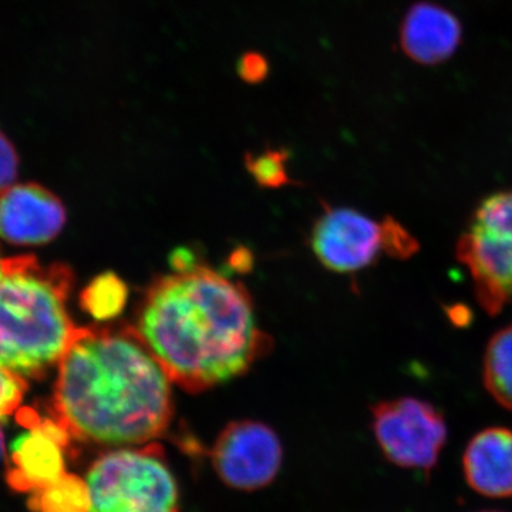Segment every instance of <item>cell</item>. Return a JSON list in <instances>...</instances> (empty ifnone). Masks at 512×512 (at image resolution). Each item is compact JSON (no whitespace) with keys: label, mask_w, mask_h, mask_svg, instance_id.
I'll return each mask as SVG.
<instances>
[{"label":"cell","mask_w":512,"mask_h":512,"mask_svg":"<svg viewBox=\"0 0 512 512\" xmlns=\"http://www.w3.org/2000/svg\"><path fill=\"white\" fill-rule=\"evenodd\" d=\"M131 330L168 379L190 393L244 375L272 346L245 286L200 264L158 276Z\"/></svg>","instance_id":"1"},{"label":"cell","mask_w":512,"mask_h":512,"mask_svg":"<svg viewBox=\"0 0 512 512\" xmlns=\"http://www.w3.org/2000/svg\"><path fill=\"white\" fill-rule=\"evenodd\" d=\"M171 380L133 330L87 329L59 363L55 413L64 433L104 447L143 446L174 417Z\"/></svg>","instance_id":"2"},{"label":"cell","mask_w":512,"mask_h":512,"mask_svg":"<svg viewBox=\"0 0 512 512\" xmlns=\"http://www.w3.org/2000/svg\"><path fill=\"white\" fill-rule=\"evenodd\" d=\"M72 274L42 266L33 256L5 259L0 276V367L20 379H39L86 332L74 325L66 301Z\"/></svg>","instance_id":"3"},{"label":"cell","mask_w":512,"mask_h":512,"mask_svg":"<svg viewBox=\"0 0 512 512\" xmlns=\"http://www.w3.org/2000/svg\"><path fill=\"white\" fill-rule=\"evenodd\" d=\"M89 512H181L180 487L157 444L120 447L86 477Z\"/></svg>","instance_id":"4"},{"label":"cell","mask_w":512,"mask_h":512,"mask_svg":"<svg viewBox=\"0 0 512 512\" xmlns=\"http://www.w3.org/2000/svg\"><path fill=\"white\" fill-rule=\"evenodd\" d=\"M456 256L488 315L512 305V188L480 202L458 238Z\"/></svg>","instance_id":"5"},{"label":"cell","mask_w":512,"mask_h":512,"mask_svg":"<svg viewBox=\"0 0 512 512\" xmlns=\"http://www.w3.org/2000/svg\"><path fill=\"white\" fill-rule=\"evenodd\" d=\"M372 430L390 463L426 474L439 464L448 436L443 413L416 397L377 403L372 407Z\"/></svg>","instance_id":"6"},{"label":"cell","mask_w":512,"mask_h":512,"mask_svg":"<svg viewBox=\"0 0 512 512\" xmlns=\"http://www.w3.org/2000/svg\"><path fill=\"white\" fill-rule=\"evenodd\" d=\"M211 464L218 478L235 491L254 493L269 487L284 463L276 431L256 420L227 424L212 444Z\"/></svg>","instance_id":"7"},{"label":"cell","mask_w":512,"mask_h":512,"mask_svg":"<svg viewBox=\"0 0 512 512\" xmlns=\"http://www.w3.org/2000/svg\"><path fill=\"white\" fill-rule=\"evenodd\" d=\"M311 248L329 271H362L384 252L383 221L372 220L352 208H326L313 225Z\"/></svg>","instance_id":"8"},{"label":"cell","mask_w":512,"mask_h":512,"mask_svg":"<svg viewBox=\"0 0 512 512\" xmlns=\"http://www.w3.org/2000/svg\"><path fill=\"white\" fill-rule=\"evenodd\" d=\"M64 224L63 202L42 185L15 184L0 195V239L10 244H47Z\"/></svg>","instance_id":"9"},{"label":"cell","mask_w":512,"mask_h":512,"mask_svg":"<svg viewBox=\"0 0 512 512\" xmlns=\"http://www.w3.org/2000/svg\"><path fill=\"white\" fill-rule=\"evenodd\" d=\"M463 26L439 3L417 2L407 10L399 29L400 49L413 62L439 66L456 55Z\"/></svg>","instance_id":"10"},{"label":"cell","mask_w":512,"mask_h":512,"mask_svg":"<svg viewBox=\"0 0 512 512\" xmlns=\"http://www.w3.org/2000/svg\"><path fill=\"white\" fill-rule=\"evenodd\" d=\"M463 473L477 494L512 497V430L488 427L478 431L464 450Z\"/></svg>","instance_id":"11"},{"label":"cell","mask_w":512,"mask_h":512,"mask_svg":"<svg viewBox=\"0 0 512 512\" xmlns=\"http://www.w3.org/2000/svg\"><path fill=\"white\" fill-rule=\"evenodd\" d=\"M57 444L39 434H32L28 439L22 437L15 451L16 468L9 474L10 485L33 493L62 477L63 458Z\"/></svg>","instance_id":"12"},{"label":"cell","mask_w":512,"mask_h":512,"mask_svg":"<svg viewBox=\"0 0 512 512\" xmlns=\"http://www.w3.org/2000/svg\"><path fill=\"white\" fill-rule=\"evenodd\" d=\"M483 382L495 402L512 412V323L488 340L483 359Z\"/></svg>","instance_id":"13"},{"label":"cell","mask_w":512,"mask_h":512,"mask_svg":"<svg viewBox=\"0 0 512 512\" xmlns=\"http://www.w3.org/2000/svg\"><path fill=\"white\" fill-rule=\"evenodd\" d=\"M35 512H89L90 493L86 480L64 473L55 483L30 493Z\"/></svg>","instance_id":"14"},{"label":"cell","mask_w":512,"mask_h":512,"mask_svg":"<svg viewBox=\"0 0 512 512\" xmlns=\"http://www.w3.org/2000/svg\"><path fill=\"white\" fill-rule=\"evenodd\" d=\"M127 286L116 275H101L84 292V306L97 319H110L123 311Z\"/></svg>","instance_id":"15"},{"label":"cell","mask_w":512,"mask_h":512,"mask_svg":"<svg viewBox=\"0 0 512 512\" xmlns=\"http://www.w3.org/2000/svg\"><path fill=\"white\" fill-rule=\"evenodd\" d=\"M289 153L285 148H265L261 153H249L245 164L252 178L264 188H279L292 183L286 164Z\"/></svg>","instance_id":"16"},{"label":"cell","mask_w":512,"mask_h":512,"mask_svg":"<svg viewBox=\"0 0 512 512\" xmlns=\"http://www.w3.org/2000/svg\"><path fill=\"white\" fill-rule=\"evenodd\" d=\"M384 254L397 259L412 258L420 245L417 239L392 217L384 218Z\"/></svg>","instance_id":"17"},{"label":"cell","mask_w":512,"mask_h":512,"mask_svg":"<svg viewBox=\"0 0 512 512\" xmlns=\"http://www.w3.org/2000/svg\"><path fill=\"white\" fill-rule=\"evenodd\" d=\"M28 383L0 367V419L15 412L25 397Z\"/></svg>","instance_id":"18"},{"label":"cell","mask_w":512,"mask_h":512,"mask_svg":"<svg viewBox=\"0 0 512 512\" xmlns=\"http://www.w3.org/2000/svg\"><path fill=\"white\" fill-rule=\"evenodd\" d=\"M18 174V151L10 138L0 130V195L16 184Z\"/></svg>","instance_id":"19"},{"label":"cell","mask_w":512,"mask_h":512,"mask_svg":"<svg viewBox=\"0 0 512 512\" xmlns=\"http://www.w3.org/2000/svg\"><path fill=\"white\" fill-rule=\"evenodd\" d=\"M268 59L262 53L247 52L238 59L237 72L239 79L248 84H259L268 77Z\"/></svg>","instance_id":"20"},{"label":"cell","mask_w":512,"mask_h":512,"mask_svg":"<svg viewBox=\"0 0 512 512\" xmlns=\"http://www.w3.org/2000/svg\"><path fill=\"white\" fill-rule=\"evenodd\" d=\"M3 266H5V259H3L2 255H0V276L3 274Z\"/></svg>","instance_id":"21"},{"label":"cell","mask_w":512,"mask_h":512,"mask_svg":"<svg viewBox=\"0 0 512 512\" xmlns=\"http://www.w3.org/2000/svg\"><path fill=\"white\" fill-rule=\"evenodd\" d=\"M2 453H3V436H2V431H0V457H2Z\"/></svg>","instance_id":"22"},{"label":"cell","mask_w":512,"mask_h":512,"mask_svg":"<svg viewBox=\"0 0 512 512\" xmlns=\"http://www.w3.org/2000/svg\"><path fill=\"white\" fill-rule=\"evenodd\" d=\"M478 512H504V511H497V510H485V511H478Z\"/></svg>","instance_id":"23"}]
</instances>
